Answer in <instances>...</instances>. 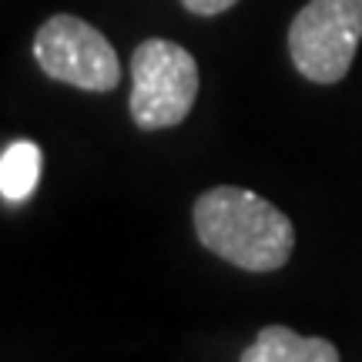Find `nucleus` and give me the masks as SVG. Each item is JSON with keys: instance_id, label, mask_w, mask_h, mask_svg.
Here are the masks:
<instances>
[{"instance_id": "obj_1", "label": "nucleus", "mask_w": 362, "mask_h": 362, "mask_svg": "<svg viewBox=\"0 0 362 362\" xmlns=\"http://www.w3.org/2000/svg\"><path fill=\"white\" fill-rule=\"evenodd\" d=\"M192 215L198 242L238 269L275 272L292 259L296 228L288 215L248 188L215 185L198 194Z\"/></svg>"}, {"instance_id": "obj_2", "label": "nucleus", "mask_w": 362, "mask_h": 362, "mask_svg": "<svg viewBox=\"0 0 362 362\" xmlns=\"http://www.w3.org/2000/svg\"><path fill=\"white\" fill-rule=\"evenodd\" d=\"M198 61L165 37L138 44L131 54V117L144 131L181 124L198 98Z\"/></svg>"}, {"instance_id": "obj_3", "label": "nucleus", "mask_w": 362, "mask_h": 362, "mask_svg": "<svg viewBox=\"0 0 362 362\" xmlns=\"http://www.w3.org/2000/svg\"><path fill=\"white\" fill-rule=\"evenodd\" d=\"M362 40V0H309L288 27V54L305 81L339 84Z\"/></svg>"}, {"instance_id": "obj_4", "label": "nucleus", "mask_w": 362, "mask_h": 362, "mask_svg": "<svg viewBox=\"0 0 362 362\" xmlns=\"http://www.w3.org/2000/svg\"><path fill=\"white\" fill-rule=\"evenodd\" d=\"M34 57L47 78L81 90L104 94L115 90L121 81V61L111 40L74 13H54L40 24L34 34Z\"/></svg>"}, {"instance_id": "obj_5", "label": "nucleus", "mask_w": 362, "mask_h": 362, "mask_svg": "<svg viewBox=\"0 0 362 362\" xmlns=\"http://www.w3.org/2000/svg\"><path fill=\"white\" fill-rule=\"evenodd\" d=\"M238 362H339L329 339L298 336L288 325H265Z\"/></svg>"}, {"instance_id": "obj_6", "label": "nucleus", "mask_w": 362, "mask_h": 362, "mask_svg": "<svg viewBox=\"0 0 362 362\" xmlns=\"http://www.w3.org/2000/svg\"><path fill=\"white\" fill-rule=\"evenodd\" d=\"M44 171V151L34 141H13L0 155V194L7 205L27 202Z\"/></svg>"}, {"instance_id": "obj_7", "label": "nucleus", "mask_w": 362, "mask_h": 362, "mask_svg": "<svg viewBox=\"0 0 362 362\" xmlns=\"http://www.w3.org/2000/svg\"><path fill=\"white\" fill-rule=\"evenodd\" d=\"M185 11L198 13V17H215V13H225L228 7H235L238 0H181Z\"/></svg>"}]
</instances>
